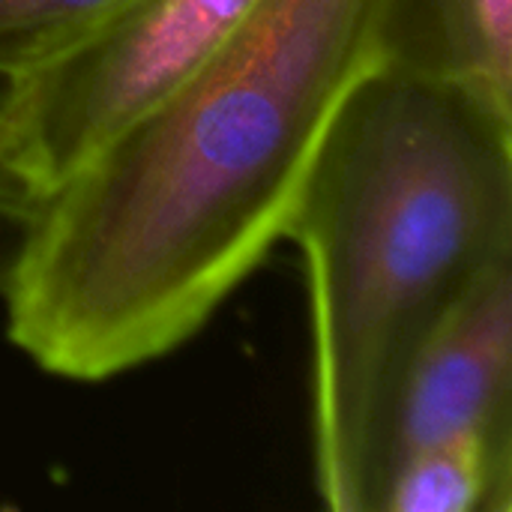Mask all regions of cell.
Here are the masks:
<instances>
[{
	"mask_svg": "<svg viewBox=\"0 0 512 512\" xmlns=\"http://www.w3.org/2000/svg\"><path fill=\"white\" fill-rule=\"evenodd\" d=\"M420 0H255L162 102L45 192L0 285L42 372L111 381L186 345L285 240L348 99Z\"/></svg>",
	"mask_w": 512,
	"mask_h": 512,
	"instance_id": "obj_1",
	"label": "cell"
},
{
	"mask_svg": "<svg viewBox=\"0 0 512 512\" xmlns=\"http://www.w3.org/2000/svg\"><path fill=\"white\" fill-rule=\"evenodd\" d=\"M285 240L309 294L318 498L378 512L420 342L483 270L512 258V123L402 54L336 117Z\"/></svg>",
	"mask_w": 512,
	"mask_h": 512,
	"instance_id": "obj_2",
	"label": "cell"
},
{
	"mask_svg": "<svg viewBox=\"0 0 512 512\" xmlns=\"http://www.w3.org/2000/svg\"><path fill=\"white\" fill-rule=\"evenodd\" d=\"M255 0H135L33 75L12 81L6 150L51 192L183 84Z\"/></svg>",
	"mask_w": 512,
	"mask_h": 512,
	"instance_id": "obj_3",
	"label": "cell"
},
{
	"mask_svg": "<svg viewBox=\"0 0 512 512\" xmlns=\"http://www.w3.org/2000/svg\"><path fill=\"white\" fill-rule=\"evenodd\" d=\"M510 393L512 258H507L483 270L420 342L393 414L390 468L402 456L453 435H486L510 447Z\"/></svg>",
	"mask_w": 512,
	"mask_h": 512,
	"instance_id": "obj_4",
	"label": "cell"
},
{
	"mask_svg": "<svg viewBox=\"0 0 512 512\" xmlns=\"http://www.w3.org/2000/svg\"><path fill=\"white\" fill-rule=\"evenodd\" d=\"M408 54L512 123V0H420Z\"/></svg>",
	"mask_w": 512,
	"mask_h": 512,
	"instance_id": "obj_5",
	"label": "cell"
},
{
	"mask_svg": "<svg viewBox=\"0 0 512 512\" xmlns=\"http://www.w3.org/2000/svg\"><path fill=\"white\" fill-rule=\"evenodd\" d=\"M477 510H510V447L486 435H453L402 456L378 512Z\"/></svg>",
	"mask_w": 512,
	"mask_h": 512,
	"instance_id": "obj_6",
	"label": "cell"
},
{
	"mask_svg": "<svg viewBox=\"0 0 512 512\" xmlns=\"http://www.w3.org/2000/svg\"><path fill=\"white\" fill-rule=\"evenodd\" d=\"M135 0H0V78L21 81Z\"/></svg>",
	"mask_w": 512,
	"mask_h": 512,
	"instance_id": "obj_7",
	"label": "cell"
},
{
	"mask_svg": "<svg viewBox=\"0 0 512 512\" xmlns=\"http://www.w3.org/2000/svg\"><path fill=\"white\" fill-rule=\"evenodd\" d=\"M36 204H39V192L12 165L9 156H0V285L12 267L15 249L21 243V234Z\"/></svg>",
	"mask_w": 512,
	"mask_h": 512,
	"instance_id": "obj_8",
	"label": "cell"
},
{
	"mask_svg": "<svg viewBox=\"0 0 512 512\" xmlns=\"http://www.w3.org/2000/svg\"><path fill=\"white\" fill-rule=\"evenodd\" d=\"M9 99H12V81L0 78V156H9V150H6V111H9Z\"/></svg>",
	"mask_w": 512,
	"mask_h": 512,
	"instance_id": "obj_9",
	"label": "cell"
}]
</instances>
